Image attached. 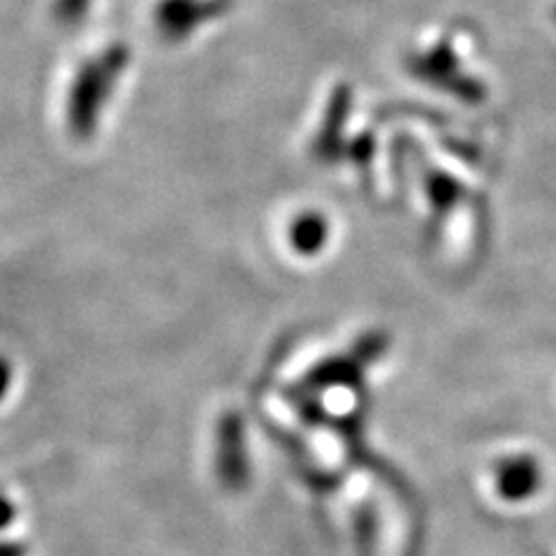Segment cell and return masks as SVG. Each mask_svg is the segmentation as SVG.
<instances>
[{"label": "cell", "mask_w": 556, "mask_h": 556, "mask_svg": "<svg viewBox=\"0 0 556 556\" xmlns=\"http://www.w3.org/2000/svg\"><path fill=\"white\" fill-rule=\"evenodd\" d=\"M535 468L529 462H510L503 471V478H498L503 492L508 496H525L529 490H533Z\"/></svg>", "instance_id": "6da1fadb"}, {"label": "cell", "mask_w": 556, "mask_h": 556, "mask_svg": "<svg viewBox=\"0 0 556 556\" xmlns=\"http://www.w3.org/2000/svg\"><path fill=\"white\" fill-rule=\"evenodd\" d=\"M294 239H298L300 243H306L308 249H318L320 241L325 239V225L318 218H308L300 225Z\"/></svg>", "instance_id": "7a4b0ae2"}, {"label": "cell", "mask_w": 556, "mask_h": 556, "mask_svg": "<svg viewBox=\"0 0 556 556\" xmlns=\"http://www.w3.org/2000/svg\"><path fill=\"white\" fill-rule=\"evenodd\" d=\"M554 16H556V10H554Z\"/></svg>", "instance_id": "3957f363"}]
</instances>
